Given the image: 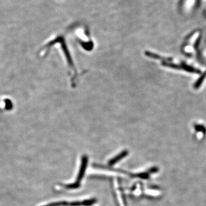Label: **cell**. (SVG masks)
I'll use <instances>...</instances> for the list:
<instances>
[{"instance_id":"1","label":"cell","mask_w":206,"mask_h":206,"mask_svg":"<svg viewBox=\"0 0 206 206\" xmlns=\"http://www.w3.org/2000/svg\"><path fill=\"white\" fill-rule=\"evenodd\" d=\"M87 164H88V156L87 155H84L82 157L81 167H80L79 173L76 181L73 184L65 185V188H67V189H76V188H78L79 187L80 185V182L82 180V179L83 178L85 172Z\"/></svg>"},{"instance_id":"2","label":"cell","mask_w":206,"mask_h":206,"mask_svg":"<svg viewBox=\"0 0 206 206\" xmlns=\"http://www.w3.org/2000/svg\"><path fill=\"white\" fill-rule=\"evenodd\" d=\"M128 154V152L125 150V151H123V152H121L120 154H119L118 155H117V156L113 158V159H111L109 162V165L110 166H113L114 164L117 163V162H119V160H120L121 159H123L124 158H125L126 156Z\"/></svg>"},{"instance_id":"3","label":"cell","mask_w":206,"mask_h":206,"mask_svg":"<svg viewBox=\"0 0 206 206\" xmlns=\"http://www.w3.org/2000/svg\"><path fill=\"white\" fill-rule=\"evenodd\" d=\"M47 206H71V202L62 201L59 202L52 203Z\"/></svg>"}]
</instances>
